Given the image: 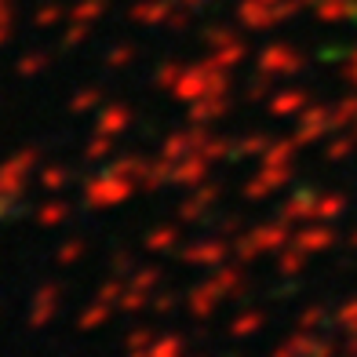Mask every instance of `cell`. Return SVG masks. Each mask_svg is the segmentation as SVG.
Segmentation results:
<instances>
[{"label":"cell","mask_w":357,"mask_h":357,"mask_svg":"<svg viewBox=\"0 0 357 357\" xmlns=\"http://www.w3.org/2000/svg\"><path fill=\"white\" fill-rule=\"evenodd\" d=\"M33 168V153H19L0 168V193H19L26 183V172Z\"/></svg>","instance_id":"7a4b0ae2"},{"label":"cell","mask_w":357,"mask_h":357,"mask_svg":"<svg viewBox=\"0 0 357 357\" xmlns=\"http://www.w3.org/2000/svg\"><path fill=\"white\" fill-rule=\"evenodd\" d=\"M215 113H226V102H212L204 109H193V117H215Z\"/></svg>","instance_id":"d6986e66"},{"label":"cell","mask_w":357,"mask_h":357,"mask_svg":"<svg viewBox=\"0 0 357 357\" xmlns=\"http://www.w3.org/2000/svg\"><path fill=\"white\" fill-rule=\"evenodd\" d=\"M259 324H263V317H259V314H245V317H237V321H234V335H245V332H255Z\"/></svg>","instance_id":"5bb4252c"},{"label":"cell","mask_w":357,"mask_h":357,"mask_svg":"<svg viewBox=\"0 0 357 357\" xmlns=\"http://www.w3.org/2000/svg\"><path fill=\"white\" fill-rule=\"evenodd\" d=\"M55 310H59V288H40L37 299H33V314H29V321L40 328L44 321L55 317Z\"/></svg>","instance_id":"3957f363"},{"label":"cell","mask_w":357,"mask_h":357,"mask_svg":"<svg viewBox=\"0 0 357 357\" xmlns=\"http://www.w3.org/2000/svg\"><path fill=\"white\" fill-rule=\"evenodd\" d=\"M281 241H284V230H281V226H263V230H252V234L245 237L241 252H245V255H255V252H263L259 245H273V248H278Z\"/></svg>","instance_id":"277c9868"},{"label":"cell","mask_w":357,"mask_h":357,"mask_svg":"<svg viewBox=\"0 0 357 357\" xmlns=\"http://www.w3.org/2000/svg\"><path fill=\"white\" fill-rule=\"evenodd\" d=\"M263 139H248V142H241V153H259V150H263Z\"/></svg>","instance_id":"44dd1931"},{"label":"cell","mask_w":357,"mask_h":357,"mask_svg":"<svg viewBox=\"0 0 357 357\" xmlns=\"http://www.w3.org/2000/svg\"><path fill=\"white\" fill-rule=\"evenodd\" d=\"M172 245H175V230H153L146 237V248L150 252H168Z\"/></svg>","instance_id":"9c48e42d"},{"label":"cell","mask_w":357,"mask_h":357,"mask_svg":"<svg viewBox=\"0 0 357 357\" xmlns=\"http://www.w3.org/2000/svg\"><path fill=\"white\" fill-rule=\"evenodd\" d=\"M299 102H303V95L288 91V95H273L270 109H273V113H291V109H299Z\"/></svg>","instance_id":"30bf717a"},{"label":"cell","mask_w":357,"mask_h":357,"mask_svg":"<svg viewBox=\"0 0 357 357\" xmlns=\"http://www.w3.org/2000/svg\"><path fill=\"white\" fill-rule=\"evenodd\" d=\"M288 157H291V146H273V150H270V157H266V165H270V168L288 165Z\"/></svg>","instance_id":"2e32d148"},{"label":"cell","mask_w":357,"mask_h":357,"mask_svg":"<svg viewBox=\"0 0 357 357\" xmlns=\"http://www.w3.org/2000/svg\"><path fill=\"white\" fill-rule=\"evenodd\" d=\"M102 314H109V306H106V299L99 296V303H91V314L80 317V328H95V324L102 321Z\"/></svg>","instance_id":"7c38bea8"},{"label":"cell","mask_w":357,"mask_h":357,"mask_svg":"<svg viewBox=\"0 0 357 357\" xmlns=\"http://www.w3.org/2000/svg\"><path fill=\"white\" fill-rule=\"evenodd\" d=\"M95 102H99V91H80V95H73V109H91Z\"/></svg>","instance_id":"e0dca14e"},{"label":"cell","mask_w":357,"mask_h":357,"mask_svg":"<svg viewBox=\"0 0 357 357\" xmlns=\"http://www.w3.org/2000/svg\"><path fill=\"white\" fill-rule=\"evenodd\" d=\"M128 193H132V186H128V183H117L113 175H99V178H91V183H88V201H91L95 208L117 204V201L128 197Z\"/></svg>","instance_id":"6da1fadb"},{"label":"cell","mask_w":357,"mask_h":357,"mask_svg":"<svg viewBox=\"0 0 357 357\" xmlns=\"http://www.w3.org/2000/svg\"><path fill=\"white\" fill-rule=\"evenodd\" d=\"M190 263H219V259H226V245H219V241H208V245H197L186 252Z\"/></svg>","instance_id":"52a82bcc"},{"label":"cell","mask_w":357,"mask_h":357,"mask_svg":"<svg viewBox=\"0 0 357 357\" xmlns=\"http://www.w3.org/2000/svg\"><path fill=\"white\" fill-rule=\"evenodd\" d=\"M66 212H70L66 204H44V208H40V222H44V226H55V222L66 219Z\"/></svg>","instance_id":"8fae6325"},{"label":"cell","mask_w":357,"mask_h":357,"mask_svg":"<svg viewBox=\"0 0 357 357\" xmlns=\"http://www.w3.org/2000/svg\"><path fill=\"white\" fill-rule=\"evenodd\" d=\"M259 66H263V73L270 77V73H278V70H296L299 59L281 52V47H270V52H263V59H259Z\"/></svg>","instance_id":"5b68a950"},{"label":"cell","mask_w":357,"mask_h":357,"mask_svg":"<svg viewBox=\"0 0 357 357\" xmlns=\"http://www.w3.org/2000/svg\"><path fill=\"white\" fill-rule=\"evenodd\" d=\"M212 197H215V190H212V186H204V190L197 193V197H193V201H186V204H183V215H201L204 208L212 204Z\"/></svg>","instance_id":"ba28073f"},{"label":"cell","mask_w":357,"mask_h":357,"mask_svg":"<svg viewBox=\"0 0 357 357\" xmlns=\"http://www.w3.org/2000/svg\"><path fill=\"white\" fill-rule=\"evenodd\" d=\"M128 59H132V47H121V52L109 55V66H121V62H128Z\"/></svg>","instance_id":"ffe728a7"},{"label":"cell","mask_w":357,"mask_h":357,"mask_svg":"<svg viewBox=\"0 0 357 357\" xmlns=\"http://www.w3.org/2000/svg\"><path fill=\"white\" fill-rule=\"evenodd\" d=\"M132 121V113L124 106H109L102 117H99V135H121V128Z\"/></svg>","instance_id":"8992f818"},{"label":"cell","mask_w":357,"mask_h":357,"mask_svg":"<svg viewBox=\"0 0 357 357\" xmlns=\"http://www.w3.org/2000/svg\"><path fill=\"white\" fill-rule=\"evenodd\" d=\"M80 255H84V245H80V241H70V245H62L59 263H73V259H80Z\"/></svg>","instance_id":"9a60e30c"},{"label":"cell","mask_w":357,"mask_h":357,"mask_svg":"<svg viewBox=\"0 0 357 357\" xmlns=\"http://www.w3.org/2000/svg\"><path fill=\"white\" fill-rule=\"evenodd\" d=\"M40 183L47 190H62V186H66V172H62V168H44L40 172Z\"/></svg>","instance_id":"4fadbf2b"},{"label":"cell","mask_w":357,"mask_h":357,"mask_svg":"<svg viewBox=\"0 0 357 357\" xmlns=\"http://www.w3.org/2000/svg\"><path fill=\"white\" fill-rule=\"evenodd\" d=\"M44 62H47L44 55H29V59H22V62H19V73H26V77H33V70H40Z\"/></svg>","instance_id":"ac0fdd59"}]
</instances>
